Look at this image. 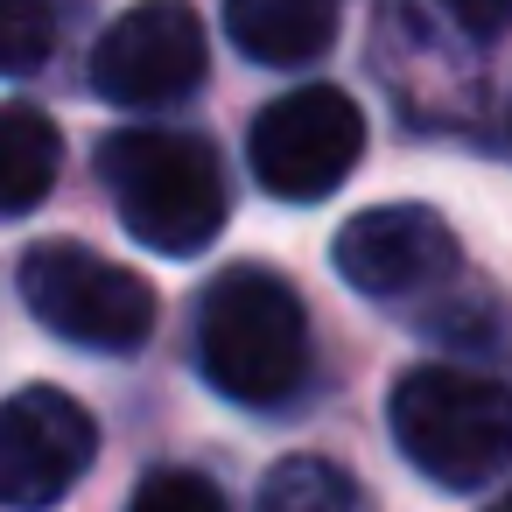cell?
<instances>
[{
    "label": "cell",
    "mask_w": 512,
    "mask_h": 512,
    "mask_svg": "<svg viewBox=\"0 0 512 512\" xmlns=\"http://www.w3.org/2000/svg\"><path fill=\"white\" fill-rule=\"evenodd\" d=\"M99 456V421L57 393V386H22L0 414V491L15 512L57 505Z\"/></svg>",
    "instance_id": "obj_8"
},
{
    "label": "cell",
    "mask_w": 512,
    "mask_h": 512,
    "mask_svg": "<svg viewBox=\"0 0 512 512\" xmlns=\"http://www.w3.org/2000/svg\"><path fill=\"white\" fill-rule=\"evenodd\" d=\"M330 260L372 302H407V295H428L449 274H463V246L428 204H372V211H358L351 225H337Z\"/></svg>",
    "instance_id": "obj_7"
},
{
    "label": "cell",
    "mask_w": 512,
    "mask_h": 512,
    "mask_svg": "<svg viewBox=\"0 0 512 512\" xmlns=\"http://www.w3.org/2000/svg\"><path fill=\"white\" fill-rule=\"evenodd\" d=\"M400 456L449 491L484 484L512 463V393L498 379L456 372V365H414L386 400Z\"/></svg>",
    "instance_id": "obj_3"
},
{
    "label": "cell",
    "mask_w": 512,
    "mask_h": 512,
    "mask_svg": "<svg viewBox=\"0 0 512 512\" xmlns=\"http://www.w3.org/2000/svg\"><path fill=\"white\" fill-rule=\"evenodd\" d=\"M491 512H512V491H505V498H498V505H491Z\"/></svg>",
    "instance_id": "obj_15"
},
{
    "label": "cell",
    "mask_w": 512,
    "mask_h": 512,
    "mask_svg": "<svg viewBox=\"0 0 512 512\" xmlns=\"http://www.w3.org/2000/svg\"><path fill=\"white\" fill-rule=\"evenodd\" d=\"M57 162H64V134L50 127V113L15 99L0 113V204L15 218L36 211L50 197V183H57Z\"/></svg>",
    "instance_id": "obj_10"
},
{
    "label": "cell",
    "mask_w": 512,
    "mask_h": 512,
    "mask_svg": "<svg viewBox=\"0 0 512 512\" xmlns=\"http://www.w3.org/2000/svg\"><path fill=\"white\" fill-rule=\"evenodd\" d=\"M204 64H211V36H204V22H197L190 0H141V8H127L99 36L92 85L113 106L155 113V106L190 99L204 85Z\"/></svg>",
    "instance_id": "obj_6"
},
{
    "label": "cell",
    "mask_w": 512,
    "mask_h": 512,
    "mask_svg": "<svg viewBox=\"0 0 512 512\" xmlns=\"http://www.w3.org/2000/svg\"><path fill=\"white\" fill-rule=\"evenodd\" d=\"M15 288L43 330L85 351H134L155 330V288L78 239H36L15 267Z\"/></svg>",
    "instance_id": "obj_4"
},
{
    "label": "cell",
    "mask_w": 512,
    "mask_h": 512,
    "mask_svg": "<svg viewBox=\"0 0 512 512\" xmlns=\"http://www.w3.org/2000/svg\"><path fill=\"white\" fill-rule=\"evenodd\" d=\"M449 8V22L463 29V36H477V43H498L505 29H512V0H442Z\"/></svg>",
    "instance_id": "obj_14"
},
{
    "label": "cell",
    "mask_w": 512,
    "mask_h": 512,
    "mask_svg": "<svg viewBox=\"0 0 512 512\" xmlns=\"http://www.w3.org/2000/svg\"><path fill=\"white\" fill-rule=\"evenodd\" d=\"M337 22H344V0H225L232 50H246L253 64H274V71L316 64L337 43Z\"/></svg>",
    "instance_id": "obj_9"
},
{
    "label": "cell",
    "mask_w": 512,
    "mask_h": 512,
    "mask_svg": "<svg viewBox=\"0 0 512 512\" xmlns=\"http://www.w3.org/2000/svg\"><path fill=\"white\" fill-rule=\"evenodd\" d=\"M99 176L113 190L120 225L169 260L204 253L225 218H232V190L225 169L211 155V141L197 134H169V127H127L99 148Z\"/></svg>",
    "instance_id": "obj_1"
},
{
    "label": "cell",
    "mask_w": 512,
    "mask_h": 512,
    "mask_svg": "<svg viewBox=\"0 0 512 512\" xmlns=\"http://www.w3.org/2000/svg\"><path fill=\"white\" fill-rule=\"evenodd\" d=\"M57 43V15L50 0H0V64H8L15 78H29Z\"/></svg>",
    "instance_id": "obj_12"
},
{
    "label": "cell",
    "mask_w": 512,
    "mask_h": 512,
    "mask_svg": "<svg viewBox=\"0 0 512 512\" xmlns=\"http://www.w3.org/2000/svg\"><path fill=\"white\" fill-rule=\"evenodd\" d=\"M127 512H232L225 505V491L211 484V477H197V470H148L141 484H134V505Z\"/></svg>",
    "instance_id": "obj_13"
},
{
    "label": "cell",
    "mask_w": 512,
    "mask_h": 512,
    "mask_svg": "<svg viewBox=\"0 0 512 512\" xmlns=\"http://www.w3.org/2000/svg\"><path fill=\"white\" fill-rule=\"evenodd\" d=\"M197 365L239 407H281L309 372L302 295L267 267H225L197 302Z\"/></svg>",
    "instance_id": "obj_2"
},
{
    "label": "cell",
    "mask_w": 512,
    "mask_h": 512,
    "mask_svg": "<svg viewBox=\"0 0 512 512\" xmlns=\"http://www.w3.org/2000/svg\"><path fill=\"white\" fill-rule=\"evenodd\" d=\"M253 512H372L365 484L330 463V456H281L267 477H260V498Z\"/></svg>",
    "instance_id": "obj_11"
},
{
    "label": "cell",
    "mask_w": 512,
    "mask_h": 512,
    "mask_svg": "<svg viewBox=\"0 0 512 512\" xmlns=\"http://www.w3.org/2000/svg\"><path fill=\"white\" fill-rule=\"evenodd\" d=\"M365 155V113L351 92L337 85H295L281 92L253 134H246V162L260 176L267 197H288V204H316L330 197Z\"/></svg>",
    "instance_id": "obj_5"
}]
</instances>
